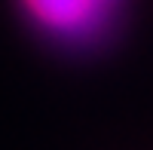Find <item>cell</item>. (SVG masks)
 Listing matches in <instances>:
<instances>
[{
    "label": "cell",
    "mask_w": 153,
    "mask_h": 150,
    "mask_svg": "<svg viewBox=\"0 0 153 150\" xmlns=\"http://www.w3.org/2000/svg\"><path fill=\"white\" fill-rule=\"evenodd\" d=\"M22 3L46 34L71 43L98 37L107 22V0H22Z\"/></svg>",
    "instance_id": "6da1fadb"
}]
</instances>
